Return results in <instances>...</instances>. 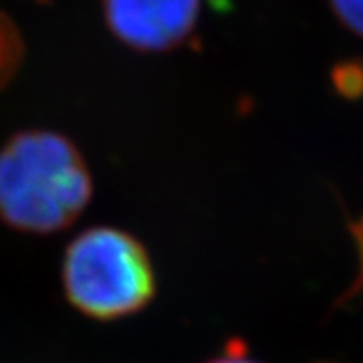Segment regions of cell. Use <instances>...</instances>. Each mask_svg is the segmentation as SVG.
<instances>
[{"mask_svg":"<svg viewBox=\"0 0 363 363\" xmlns=\"http://www.w3.org/2000/svg\"><path fill=\"white\" fill-rule=\"evenodd\" d=\"M339 23L363 39V0H329Z\"/></svg>","mask_w":363,"mask_h":363,"instance_id":"obj_5","label":"cell"},{"mask_svg":"<svg viewBox=\"0 0 363 363\" xmlns=\"http://www.w3.org/2000/svg\"><path fill=\"white\" fill-rule=\"evenodd\" d=\"M93 196L89 166L69 138L28 130L0 147V220L26 234L69 228Z\"/></svg>","mask_w":363,"mask_h":363,"instance_id":"obj_1","label":"cell"},{"mask_svg":"<svg viewBox=\"0 0 363 363\" xmlns=\"http://www.w3.org/2000/svg\"><path fill=\"white\" fill-rule=\"evenodd\" d=\"M21 61V40L13 23L0 16V89L13 79Z\"/></svg>","mask_w":363,"mask_h":363,"instance_id":"obj_4","label":"cell"},{"mask_svg":"<svg viewBox=\"0 0 363 363\" xmlns=\"http://www.w3.org/2000/svg\"><path fill=\"white\" fill-rule=\"evenodd\" d=\"M67 301L95 321H119L143 311L156 297V272L147 248L116 226H93L65 248Z\"/></svg>","mask_w":363,"mask_h":363,"instance_id":"obj_2","label":"cell"},{"mask_svg":"<svg viewBox=\"0 0 363 363\" xmlns=\"http://www.w3.org/2000/svg\"><path fill=\"white\" fill-rule=\"evenodd\" d=\"M117 39L140 51H168L194 30L200 0H104Z\"/></svg>","mask_w":363,"mask_h":363,"instance_id":"obj_3","label":"cell"},{"mask_svg":"<svg viewBox=\"0 0 363 363\" xmlns=\"http://www.w3.org/2000/svg\"><path fill=\"white\" fill-rule=\"evenodd\" d=\"M206 363H259L255 362V359H250L247 355V347H245V343L242 341H230L228 343V347L224 350L222 355L218 357H214V359H210Z\"/></svg>","mask_w":363,"mask_h":363,"instance_id":"obj_6","label":"cell"}]
</instances>
